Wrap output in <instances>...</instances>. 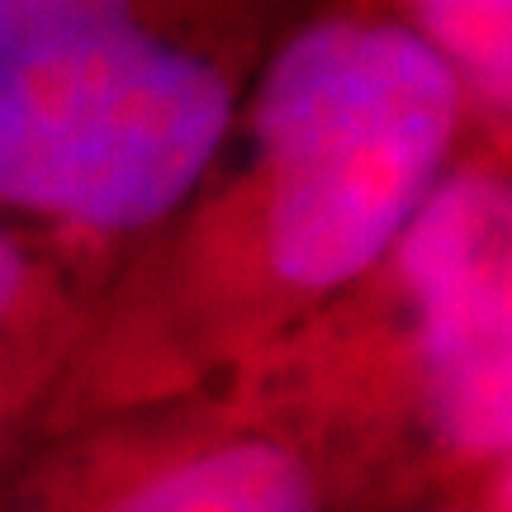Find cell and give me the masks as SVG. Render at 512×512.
I'll return each mask as SVG.
<instances>
[{
	"instance_id": "1",
	"label": "cell",
	"mask_w": 512,
	"mask_h": 512,
	"mask_svg": "<svg viewBox=\"0 0 512 512\" xmlns=\"http://www.w3.org/2000/svg\"><path fill=\"white\" fill-rule=\"evenodd\" d=\"M465 105L403 19H304L256 67L223 152L157 233L190 290L318 309L389 261L451 171Z\"/></svg>"
},
{
	"instance_id": "2",
	"label": "cell",
	"mask_w": 512,
	"mask_h": 512,
	"mask_svg": "<svg viewBox=\"0 0 512 512\" xmlns=\"http://www.w3.org/2000/svg\"><path fill=\"white\" fill-rule=\"evenodd\" d=\"M271 24L275 0H0V209L157 233L228 143Z\"/></svg>"
},
{
	"instance_id": "3",
	"label": "cell",
	"mask_w": 512,
	"mask_h": 512,
	"mask_svg": "<svg viewBox=\"0 0 512 512\" xmlns=\"http://www.w3.org/2000/svg\"><path fill=\"white\" fill-rule=\"evenodd\" d=\"M384 266L413 318L427 427L460 460H503L512 437V195L503 171L451 166Z\"/></svg>"
},
{
	"instance_id": "4",
	"label": "cell",
	"mask_w": 512,
	"mask_h": 512,
	"mask_svg": "<svg viewBox=\"0 0 512 512\" xmlns=\"http://www.w3.org/2000/svg\"><path fill=\"white\" fill-rule=\"evenodd\" d=\"M81 512H328V494L294 441L219 432L157 456Z\"/></svg>"
},
{
	"instance_id": "5",
	"label": "cell",
	"mask_w": 512,
	"mask_h": 512,
	"mask_svg": "<svg viewBox=\"0 0 512 512\" xmlns=\"http://www.w3.org/2000/svg\"><path fill=\"white\" fill-rule=\"evenodd\" d=\"M403 24L451 67L465 100L489 119H508L512 0H408Z\"/></svg>"
},
{
	"instance_id": "6",
	"label": "cell",
	"mask_w": 512,
	"mask_h": 512,
	"mask_svg": "<svg viewBox=\"0 0 512 512\" xmlns=\"http://www.w3.org/2000/svg\"><path fill=\"white\" fill-rule=\"evenodd\" d=\"M53 290V261L38 252V242L0 223V356L10 342L38 328V313L53 299Z\"/></svg>"
}]
</instances>
